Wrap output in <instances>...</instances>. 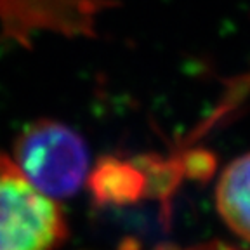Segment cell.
<instances>
[{"mask_svg":"<svg viewBox=\"0 0 250 250\" xmlns=\"http://www.w3.org/2000/svg\"><path fill=\"white\" fill-rule=\"evenodd\" d=\"M215 202L229 229L250 243V153L224 168L215 188Z\"/></svg>","mask_w":250,"mask_h":250,"instance_id":"cell-3","label":"cell"},{"mask_svg":"<svg viewBox=\"0 0 250 250\" xmlns=\"http://www.w3.org/2000/svg\"><path fill=\"white\" fill-rule=\"evenodd\" d=\"M155 250H240L234 249L231 245L226 243H219V242H212V243H202V245H193V247H172V245H162Z\"/></svg>","mask_w":250,"mask_h":250,"instance_id":"cell-5","label":"cell"},{"mask_svg":"<svg viewBox=\"0 0 250 250\" xmlns=\"http://www.w3.org/2000/svg\"><path fill=\"white\" fill-rule=\"evenodd\" d=\"M90 189L99 203H129L146 188V176L139 162L106 156L90 174Z\"/></svg>","mask_w":250,"mask_h":250,"instance_id":"cell-4","label":"cell"},{"mask_svg":"<svg viewBox=\"0 0 250 250\" xmlns=\"http://www.w3.org/2000/svg\"><path fill=\"white\" fill-rule=\"evenodd\" d=\"M14 162L33 186L51 198L71 196L89 168L85 141L61 122L42 118L26 125L14 145Z\"/></svg>","mask_w":250,"mask_h":250,"instance_id":"cell-1","label":"cell"},{"mask_svg":"<svg viewBox=\"0 0 250 250\" xmlns=\"http://www.w3.org/2000/svg\"><path fill=\"white\" fill-rule=\"evenodd\" d=\"M66 233L54 198L39 191L14 158L0 153V250H56Z\"/></svg>","mask_w":250,"mask_h":250,"instance_id":"cell-2","label":"cell"}]
</instances>
